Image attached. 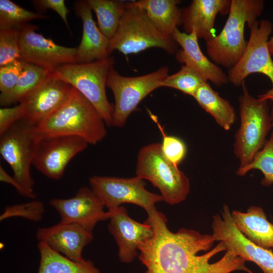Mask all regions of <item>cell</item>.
Wrapping results in <instances>:
<instances>
[{
	"mask_svg": "<svg viewBox=\"0 0 273 273\" xmlns=\"http://www.w3.org/2000/svg\"><path fill=\"white\" fill-rule=\"evenodd\" d=\"M168 73V67L162 66L149 74L126 77L111 67L106 81V86L112 90L115 101L111 126L123 127L140 102L150 93L161 87Z\"/></svg>",
	"mask_w": 273,
	"mask_h": 273,
	"instance_id": "ba28073f",
	"label": "cell"
},
{
	"mask_svg": "<svg viewBox=\"0 0 273 273\" xmlns=\"http://www.w3.org/2000/svg\"><path fill=\"white\" fill-rule=\"evenodd\" d=\"M272 128L273 129V106L270 111Z\"/></svg>",
	"mask_w": 273,
	"mask_h": 273,
	"instance_id": "f35d334b",
	"label": "cell"
},
{
	"mask_svg": "<svg viewBox=\"0 0 273 273\" xmlns=\"http://www.w3.org/2000/svg\"><path fill=\"white\" fill-rule=\"evenodd\" d=\"M48 16L26 10L11 0H0V29L21 28L34 19Z\"/></svg>",
	"mask_w": 273,
	"mask_h": 273,
	"instance_id": "f1b7e54d",
	"label": "cell"
},
{
	"mask_svg": "<svg viewBox=\"0 0 273 273\" xmlns=\"http://www.w3.org/2000/svg\"><path fill=\"white\" fill-rule=\"evenodd\" d=\"M25 116L23 105L19 104L12 107H3L0 109V135L3 134L15 123Z\"/></svg>",
	"mask_w": 273,
	"mask_h": 273,
	"instance_id": "e575fe53",
	"label": "cell"
},
{
	"mask_svg": "<svg viewBox=\"0 0 273 273\" xmlns=\"http://www.w3.org/2000/svg\"><path fill=\"white\" fill-rule=\"evenodd\" d=\"M145 222L153 230L152 236L139 247V258L146 273H254L245 261L229 251L222 242L210 250L215 241L212 236L181 229L172 232L164 214L154 207L147 211Z\"/></svg>",
	"mask_w": 273,
	"mask_h": 273,
	"instance_id": "6da1fadb",
	"label": "cell"
},
{
	"mask_svg": "<svg viewBox=\"0 0 273 273\" xmlns=\"http://www.w3.org/2000/svg\"><path fill=\"white\" fill-rule=\"evenodd\" d=\"M268 46L271 55L273 56V35L269 37L268 41Z\"/></svg>",
	"mask_w": 273,
	"mask_h": 273,
	"instance_id": "74e56055",
	"label": "cell"
},
{
	"mask_svg": "<svg viewBox=\"0 0 273 273\" xmlns=\"http://www.w3.org/2000/svg\"><path fill=\"white\" fill-rule=\"evenodd\" d=\"M262 0H231L225 24L217 35L206 42L207 53L217 65L229 69L240 60L247 48L245 26L250 28L264 9Z\"/></svg>",
	"mask_w": 273,
	"mask_h": 273,
	"instance_id": "3957f363",
	"label": "cell"
},
{
	"mask_svg": "<svg viewBox=\"0 0 273 273\" xmlns=\"http://www.w3.org/2000/svg\"><path fill=\"white\" fill-rule=\"evenodd\" d=\"M36 236L39 242L78 262L85 260L82 256L83 249L93 240L92 232L78 224L62 221L50 227L38 229Z\"/></svg>",
	"mask_w": 273,
	"mask_h": 273,
	"instance_id": "ac0fdd59",
	"label": "cell"
},
{
	"mask_svg": "<svg viewBox=\"0 0 273 273\" xmlns=\"http://www.w3.org/2000/svg\"><path fill=\"white\" fill-rule=\"evenodd\" d=\"M88 144L74 136L40 138L37 143L32 165L48 178L59 179L69 162L86 149Z\"/></svg>",
	"mask_w": 273,
	"mask_h": 273,
	"instance_id": "5bb4252c",
	"label": "cell"
},
{
	"mask_svg": "<svg viewBox=\"0 0 273 273\" xmlns=\"http://www.w3.org/2000/svg\"><path fill=\"white\" fill-rule=\"evenodd\" d=\"M172 36L181 48L175 54L178 62L191 67L205 81H210L215 85L221 86L229 82L228 75L222 69L203 53L195 31L187 33L177 28Z\"/></svg>",
	"mask_w": 273,
	"mask_h": 273,
	"instance_id": "d6986e66",
	"label": "cell"
},
{
	"mask_svg": "<svg viewBox=\"0 0 273 273\" xmlns=\"http://www.w3.org/2000/svg\"><path fill=\"white\" fill-rule=\"evenodd\" d=\"M199 105L209 113L225 130H229L236 120V113L231 104L205 82L193 96Z\"/></svg>",
	"mask_w": 273,
	"mask_h": 273,
	"instance_id": "cb8c5ba5",
	"label": "cell"
},
{
	"mask_svg": "<svg viewBox=\"0 0 273 273\" xmlns=\"http://www.w3.org/2000/svg\"><path fill=\"white\" fill-rule=\"evenodd\" d=\"M0 180L12 185L17 192L22 196L29 198H34L35 194L34 191H30L21 185L13 176H10L0 165Z\"/></svg>",
	"mask_w": 273,
	"mask_h": 273,
	"instance_id": "8d00e7d4",
	"label": "cell"
},
{
	"mask_svg": "<svg viewBox=\"0 0 273 273\" xmlns=\"http://www.w3.org/2000/svg\"><path fill=\"white\" fill-rule=\"evenodd\" d=\"M44 212L43 204L33 200L27 203L16 204L7 207L0 216L1 221L13 217H21L38 222L42 218Z\"/></svg>",
	"mask_w": 273,
	"mask_h": 273,
	"instance_id": "d6a6232c",
	"label": "cell"
},
{
	"mask_svg": "<svg viewBox=\"0 0 273 273\" xmlns=\"http://www.w3.org/2000/svg\"><path fill=\"white\" fill-rule=\"evenodd\" d=\"M87 1L97 16L98 27L110 40L118 29L126 2L117 0Z\"/></svg>",
	"mask_w": 273,
	"mask_h": 273,
	"instance_id": "4316f807",
	"label": "cell"
},
{
	"mask_svg": "<svg viewBox=\"0 0 273 273\" xmlns=\"http://www.w3.org/2000/svg\"><path fill=\"white\" fill-rule=\"evenodd\" d=\"M239 98L240 124L235 134L234 153L240 161L238 168L249 164L267 140L272 128L268 101L251 95L245 82Z\"/></svg>",
	"mask_w": 273,
	"mask_h": 273,
	"instance_id": "5b68a950",
	"label": "cell"
},
{
	"mask_svg": "<svg viewBox=\"0 0 273 273\" xmlns=\"http://www.w3.org/2000/svg\"><path fill=\"white\" fill-rule=\"evenodd\" d=\"M273 223V222H272Z\"/></svg>",
	"mask_w": 273,
	"mask_h": 273,
	"instance_id": "ab89813d",
	"label": "cell"
},
{
	"mask_svg": "<svg viewBox=\"0 0 273 273\" xmlns=\"http://www.w3.org/2000/svg\"><path fill=\"white\" fill-rule=\"evenodd\" d=\"M37 247L40 254L37 273H100L90 260H73L41 242Z\"/></svg>",
	"mask_w": 273,
	"mask_h": 273,
	"instance_id": "d4e9b609",
	"label": "cell"
},
{
	"mask_svg": "<svg viewBox=\"0 0 273 273\" xmlns=\"http://www.w3.org/2000/svg\"><path fill=\"white\" fill-rule=\"evenodd\" d=\"M20 28L0 29V66L21 59Z\"/></svg>",
	"mask_w": 273,
	"mask_h": 273,
	"instance_id": "4dcf8cb0",
	"label": "cell"
},
{
	"mask_svg": "<svg viewBox=\"0 0 273 273\" xmlns=\"http://www.w3.org/2000/svg\"><path fill=\"white\" fill-rule=\"evenodd\" d=\"M151 115L162 135V141L160 143V147L163 156L172 164L178 166L186 156L187 148L186 144L177 136L167 135L156 117L152 116V114Z\"/></svg>",
	"mask_w": 273,
	"mask_h": 273,
	"instance_id": "1f68e13d",
	"label": "cell"
},
{
	"mask_svg": "<svg viewBox=\"0 0 273 273\" xmlns=\"http://www.w3.org/2000/svg\"><path fill=\"white\" fill-rule=\"evenodd\" d=\"M74 10L82 23V35L77 48L76 63H89L109 57V40L97 26L87 1L75 2Z\"/></svg>",
	"mask_w": 273,
	"mask_h": 273,
	"instance_id": "44dd1931",
	"label": "cell"
},
{
	"mask_svg": "<svg viewBox=\"0 0 273 273\" xmlns=\"http://www.w3.org/2000/svg\"><path fill=\"white\" fill-rule=\"evenodd\" d=\"M50 204L60 214L61 221L78 224L91 232L99 222L110 218L102 201L87 187L79 188L71 198H54Z\"/></svg>",
	"mask_w": 273,
	"mask_h": 273,
	"instance_id": "9a60e30c",
	"label": "cell"
},
{
	"mask_svg": "<svg viewBox=\"0 0 273 273\" xmlns=\"http://www.w3.org/2000/svg\"><path fill=\"white\" fill-rule=\"evenodd\" d=\"M106 123L92 104L73 88L68 100L36 125L39 138L59 135L80 138L96 145L107 135Z\"/></svg>",
	"mask_w": 273,
	"mask_h": 273,
	"instance_id": "7a4b0ae2",
	"label": "cell"
},
{
	"mask_svg": "<svg viewBox=\"0 0 273 273\" xmlns=\"http://www.w3.org/2000/svg\"><path fill=\"white\" fill-rule=\"evenodd\" d=\"M73 87L51 73L21 101L25 116L37 125L57 110L69 98Z\"/></svg>",
	"mask_w": 273,
	"mask_h": 273,
	"instance_id": "2e32d148",
	"label": "cell"
},
{
	"mask_svg": "<svg viewBox=\"0 0 273 273\" xmlns=\"http://www.w3.org/2000/svg\"><path fill=\"white\" fill-rule=\"evenodd\" d=\"M231 0H193L182 10L181 25L187 33L195 31L198 38L212 39L218 14H228Z\"/></svg>",
	"mask_w": 273,
	"mask_h": 273,
	"instance_id": "ffe728a7",
	"label": "cell"
},
{
	"mask_svg": "<svg viewBox=\"0 0 273 273\" xmlns=\"http://www.w3.org/2000/svg\"><path fill=\"white\" fill-rule=\"evenodd\" d=\"M114 63V58L110 56L89 63L65 64L52 73L84 96L108 126L112 125L114 104L107 97L106 81L109 70Z\"/></svg>",
	"mask_w": 273,
	"mask_h": 273,
	"instance_id": "52a82bcc",
	"label": "cell"
},
{
	"mask_svg": "<svg viewBox=\"0 0 273 273\" xmlns=\"http://www.w3.org/2000/svg\"><path fill=\"white\" fill-rule=\"evenodd\" d=\"M178 0H141L133 1L144 10L154 25L162 32L171 35L181 25V10Z\"/></svg>",
	"mask_w": 273,
	"mask_h": 273,
	"instance_id": "603a6c76",
	"label": "cell"
},
{
	"mask_svg": "<svg viewBox=\"0 0 273 273\" xmlns=\"http://www.w3.org/2000/svg\"><path fill=\"white\" fill-rule=\"evenodd\" d=\"M212 236L215 241L224 243L226 251L239 256L245 261L255 263L263 273H273L272 250L258 246L248 240L233 222L229 206L225 204L221 215L213 216Z\"/></svg>",
	"mask_w": 273,
	"mask_h": 273,
	"instance_id": "4fadbf2b",
	"label": "cell"
},
{
	"mask_svg": "<svg viewBox=\"0 0 273 273\" xmlns=\"http://www.w3.org/2000/svg\"><path fill=\"white\" fill-rule=\"evenodd\" d=\"M272 28L271 22L267 19L252 25L245 52L238 62L229 69L227 75L229 81L235 86L241 85L251 74L264 75L270 80L271 87L257 98L273 103V60L268 46Z\"/></svg>",
	"mask_w": 273,
	"mask_h": 273,
	"instance_id": "9c48e42d",
	"label": "cell"
},
{
	"mask_svg": "<svg viewBox=\"0 0 273 273\" xmlns=\"http://www.w3.org/2000/svg\"><path fill=\"white\" fill-rule=\"evenodd\" d=\"M38 26L26 24L20 28L21 59L53 73L59 67L76 63V48L56 44L37 33Z\"/></svg>",
	"mask_w": 273,
	"mask_h": 273,
	"instance_id": "7c38bea8",
	"label": "cell"
},
{
	"mask_svg": "<svg viewBox=\"0 0 273 273\" xmlns=\"http://www.w3.org/2000/svg\"><path fill=\"white\" fill-rule=\"evenodd\" d=\"M108 211V230L118 245L119 259L130 263L138 255L139 246L152 236V229L146 222L140 223L131 218L123 206Z\"/></svg>",
	"mask_w": 273,
	"mask_h": 273,
	"instance_id": "e0dca14e",
	"label": "cell"
},
{
	"mask_svg": "<svg viewBox=\"0 0 273 273\" xmlns=\"http://www.w3.org/2000/svg\"><path fill=\"white\" fill-rule=\"evenodd\" d=\"M32 2L34 6L41 11L51 9L56 12L61 18L69 31H70L67 20L69 10L64 0H37Z\"/></svg>",
	"mask_w": 273,
	"mask_h": 273,
	"instance_id": "d590c367",
	"label": "cell"
},
{
	"mask_svg": "<svg viewBox=\"0 0 273 273\" xmlns=\"http://www.w3.org/2000/svg\"><path fill=\"white\" fill-rule=\"evenodd\" d=\"M89 183L92 190L108 210L123 203H130L147 212L163 201L161 195L148 191L144 180L137 176L123 178L95 175L89 178Z\"/></svg>",
	"mask_w": 273,
	"mask_h": 273,
	"instance_id": "8fae6325",
	"label": "cell"
},
{
	"mask_svg": "<svg viewBox=\"0 0 273 273\" xmlns=\"http://www.w3.org/2000/svg\"><path fill=\"white\" fill-rule=\"evenodd\" d=\"M25 64V62L19 59L0 66L1 94H6L13 88L23 69Z\"/></svg>",
	"mask_w": 273,
	"mask_h": 273,
	"instance_id": "836d02e7",
	"label": "cell"
},
{
	"mask_svg": "<svg viewBox=\"0 0 273 273\" xmlns=\"http://www.w3.org/2000/svg\"><path fill=\"white\" fill-rule=\"evenodd\" d=\"M205 82L207 81L194 69L183 65L177 72L168 75L164 79L161 87L175 88L193 97L197 90Z\"/></svg>",
	"mask_w": 273,
	"mask_h": 273,
	"instance_id": "f546056e",
	"label": "cell"
},
{
	"mask_svg": "<svg viewBox=\"0 0 273 273\" xmlns=\"http://www.w3.org/2000/svg\"><path fill=\"white\" fill-rule=\"evenodd\" d=\"M0 137V154L12 168L13 176L25 188L34 191L30 167L39 139L36 125L24 117Z\"/></svg>",
	"mask_w": 273,
	"mask_h": 273,
	"instance_id": "30bf717a",
	"label": "cell"
},
{
	"mask_svg": "<svg viewBox=\"0 0 273 273\" xmlns=\"http://www.w3.org/2000/svg\"><path fill=\"white\" fill-rule=\"evenodd\" d=\"M231 216L237 229L248 240L265 249L273 248V223L261 207L252 206L245 212L233 210Z\"/></svg>",
	"mask_w": 273,
	"mask_h": 273,
	"instance_id": "7402d4cb",
	"label": "cell"
},
{
	"mask_svg": "<svg viewBox=\"0 0 273 273\" xmlns=\"http://www.w3.org/2000/svg\"><path fill=\"white\" fill-rule=\"evenodd\" d=\"M51 73L35 65L25 62L23 69L13 88L0 95V104L9 106L20 101L42 83Z\"/></svg>",
	"mask_w": 273,
	"mask_h": 273,
	"instance_id": "484cf974",
	"label": "cell"
},
{
	"mask_svg": "<svg viewBox=\"0 0 273 273\" xmlns=\"http://www.w3.org/2000/svg\"><path fill=\"white\" fill-rule=\"evenodd\" d=\"M136 176L148 180L161 193L163 201L175 205L185 201L190 190L189 178L163 156L160 143L147 145L138 153Z\"/></svg>",
	"mask_w": 273,
	"mask_h": 273,
	"instance_id": "8992f818",
	"label": "cell"
},
{
	"mask_svg": "<svg viewBox=\"0 0 273 273\" xmlns=\"http://www.w3.org/2000/svg\"><path fill=\"white\" fill-rule=\"evenodd\" d=\"M253 169H257L262 172L263 177L261 183L262 186L269 187L273 185V131L252 161L245 167L238 168L236 173L242 176Z\"/></svg>",
	"mask_w": 273,
	"mask_h": 273,
	"instance_id": "83f0119b",
	"label": "cell"
},
{
	"mask_svg": "<svg viewBox=\"0 0 273 273\" xmlns=\"http://www.w3.org/2000/svg\"><path fill=\"white\" fill-rule=\"evenodd\" d=\"M178 44L171 35L160 31L145 11L126 2L115 35L109 40V55L115 50L125 55L136 54L151 48H159L169 54L177 51Z\"/></svg>",
	"mask_w": 273,
	"mask_h": 273,
	"instance_id": "277c9868",
	"label": "cell"
}]
</instances>
